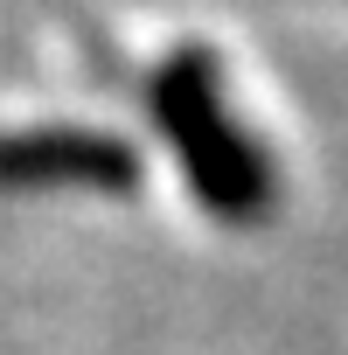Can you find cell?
Returning a JSON list of instances; mask_svg holds the SVG:
<instances>
[{
  "instance_id": "1",
  "label": "cell",
  "mask_w": 348,
  "mask_h": 355,
  "mask_svg": "<svg viewBox=\"0 0 348 355\" xmlns=\"http://www.w3.org/2000/svg\"><path fill=\"white\" fill-rule=\"evenodd\" d=\"M153 112L174 139V153H182L189 167V189L216 209V216H258L272 202V167L265 153L230 125L223 98H216V63L202 49L174 56L153 84Z\"/></svg>"
},
{
  "instance_id": "2",
  "label": "cell",
  "mask_w": 348,
  "mask_h": 355,
  "mask_svg": "<svg viewBox=\"0 0 348 355\" xmlns=\"http://www.w3.org/2000/svg\"><path fill=\"white\" fill-rule=\"evenodd\" d=\"M0 182L8 189H42V182H77V189H132L139 160L132 146L105 132H28V139H0Z\"/></svg>"
}]
</instances>
